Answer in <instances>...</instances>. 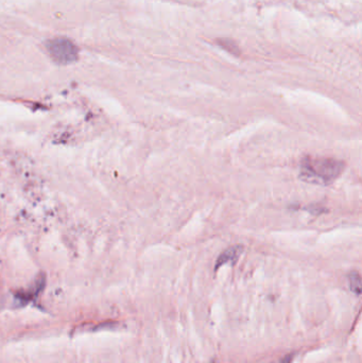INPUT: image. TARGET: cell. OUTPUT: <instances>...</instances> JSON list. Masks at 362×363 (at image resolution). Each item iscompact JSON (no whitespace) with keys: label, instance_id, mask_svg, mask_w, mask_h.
Returning <instances> with one entry per match:
<instances>
[{"label":"cell","instance_id":"7a4b0ae2","mask_svg":"<svg viewBox=\"0 0 362 363\" xmlns=\"http://www.w3.org/2000/svg\"><path fill=\"white\" fill-rule=\"evenodd\" d=\"M49 53L59 64H70L78 59V49L67 39H54L47 44Z\"/></svg>","mask_w":362,"mask_h":363},{"label":"cell","instance_id":"3957f363","mask_svg":"<svg viewBox=\"0 0 362 363\" xmlns=\"http://www.w3.org/2000/svg\"><path fill=\"white\" fill-rule=\"evenodd\" d=\"M242 252H243L242 246H235V247L228 248L219 256V257H218L216 265H215V270L217 271L218 269L221 268L223 265H226V264L234 265L235 262L238 260L239 256L242 254Z\"/></svg>","mask_w":362,"mask_h":363},{"label":"cell","instance_id":"277c9868","mask_svg":"<svg viewBox=\"0 0 362 363\" xmlns=\"http://www.w3.org/2000/svg\"><path fill=\"white\" fill-rule=\"evenodd\" d=\"M349 279V288L351 290L359 295L361 293V277L358 272H352L348 276Z\"/></svg>","mask_w":362,"mask_h":363},{"label":"cell","instance_id":"5b68a950","mask_svg":"<svg viewBox=\"0 0 362 363\" xmlns=\"http://www.w3.org/2000/svg\"><path fill=\"white\" fill-rule=\"evenodd\" d=\"M292 358H293V355L286 356L285 358L282 361H280V363H290L292 361Z\"/></svg>","mask_w":362,"mask_h":363},{"label":"cell","instance_id":"6da1fadb","mask_svg":"<svg viewBox=\"0 0 362 363\" xmlns=\"http://www.w3.org/2000/svg\"><path fill=\"white\" fill-rule=\"evenodd\" d=\"M344 162L328 158H305L299 166V179L306 183L327 186L344 170Z\"/></svg>","mask_w":362,"mask_h":363}]
</instances>
